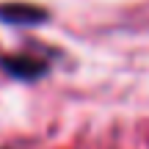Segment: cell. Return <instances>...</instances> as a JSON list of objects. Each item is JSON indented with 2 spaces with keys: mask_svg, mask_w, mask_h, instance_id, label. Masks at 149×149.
<instances>
[{
  "mask_svg": "<svg viewBox=\"0 0 149 149\" xmlns=\"http://www.w3.org/2000/svg\"><path fill=\"white\" fill-rule=\"evenodd\" d=\"M0 69L14 80L33 83V80H42L50 72V64L36 58V55H0Z\"/></svg>",
  "mask_w": 149,
  "mask_h": 149,
  "instance_id": "6da1fadb",
  "label": "cell"
},
{
  "mask_svg": "<svg viewBox=\"0 0 149 149\" xmlns=\"http://www.w3.org/2000/svg\"><path fill=\"white\" fill-rule=\"evenodd\" d=\"M47 19H50V14L42 6H33V3H3L0 6V22L14 25V28H36V25H44Z\"/></svg>",
  "mask_w": 149,
  "mask_h": 149,
  "instance_id": "7a4b0ae2",
  "label": "cell"
}]
</instances>
